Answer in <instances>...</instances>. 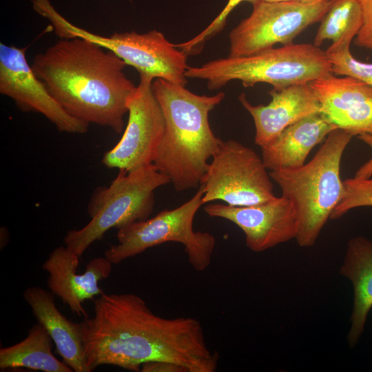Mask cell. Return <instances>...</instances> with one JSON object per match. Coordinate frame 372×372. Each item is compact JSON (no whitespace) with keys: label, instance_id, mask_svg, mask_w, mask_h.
<instances>
[{"label":"cell","instance_id":"cell-1","mask_svg":"<svg viewBox=\"0 0 372 372\" xmlns=\"http://www.w3.org/2000/svg\"><path fill=\"white\" fill-rule=\"evenodd\" d=\"M79 324L90 371L101 365L140 371L150 361L176 363L187 372H214L218 366L198 320L161 317L132 293L103 292L93 316Z\"/></svg>","mask_w":372,"mask_h":372},{"label":"cell","instance_id":"cell-2","mask_svg":"<svg viewBox=\"0 0 372 372\" xmlns=\"http://www.w3.org/2000/svg\"><path fill=\"white\" fill-rule=\"evenodd\" d=\"M31 65L68 114L123 132L136 86L124 72L126 63L112 52L83 38L61 39L37 54Z\"/></svg>","mask_w":372,"mask_h":372},{"label":"cell","instance_id":"cell-3","mask_svg":"<svg viewBox=\"0 0 372 372\" xmlns=\"http://www.w3.org/2000/svg\"><path fill=\"white\" fill-rule=\"evenodd\" d=\"M152 87L165 123L152 164L177 192L199 187L208 161L222 142L210 127L209 114L225 94L198 95L185 86L158 78Z\"/></svg>","mask_w":372,"mask_h":372},{"label":"cell","instance_id":"cell-4","mask_svg":"<svg viewBox=\"0 0 372 372\" xmlns=\"http://www.w3.org/2000/svg\"><path fill=\"white\" fill-rule=\"evenodd\" d=\"M353 136L343 130L335 129L307 164L269 172L281 189L282 195L293 203L298 211L300 225L295 240L302 247L316 243L341 198V160Z\"/></svg>","mask_w":372,"mask_h":372},{"label":"cell","instance_id":"cell-5","mask_svg":"<svg viewBox=\"0 0 372 372\" xmlns=\"http://www.w3.org/2000/svg\"><path fill=\"white\" fill-rule=\"evenodd\" d=\"M187 78L205 81L209 90H218L231 81L244 87L265 83L273 89L309 83L331 74L332 65L326 50L312 43L271 48L242 56H227L198 67H188Z\"/></svg>","mask_w":372,"mask_h":372},{"label":"cell","instance_id":"cell-6","mask_svg":"<svg viewBox=\"0 0 372 372\" xmlns=\"http://www.w3.org/2000/svg\"><path fill=\"white\" fill-rule=\"evenodd\" d=\"M170 183L169 179L149 164L135 170H119L107 187L93 192L87 205L90 222L67 232L65 247L81 257L111 228L119 229L149 218L154 207V191Z\"/></svg>","mask_w":372,"mask_h":372},{"label":"cell","instance_id":"cell-7","mask_svg":"<svg viewBox=\"0 0 372 372\" xmlns=\"http://www.w3.org/2000/svg\"><path fill=\"white\" fill-rule=\"evenodd\" d=\"M32 8L47 19L61 39L74 37L89 40L107 49L134 67L140 74L185 86L187 55L170 43L160 31L99 35L79 27L62 16L50 0H32Z\"/></svg>","mask_w":372,"mask_h":372},{"label":"cell","instance_id":"cell-8","mask_svg":"<svg viewBox=\"0 0 372 372\" xmlns=\"http://www.w3.org/2000/svg\"><path fill=\"white\" fill-rule=\"evenodd\" d=\"M203 194L200 185L192 198L179 207L118 229V244L106 249L104 256L117 265L149 248L174 242L183 246L194 270H206L211 262L216 238L209 232L195 231L193 227L195 215L203 205Z\"/></svg>","mask_w":372,"mask_h":372},{"label":"cell","instance_id":"cell-9","mask_svg":"<svg viewBox=\"0 0 372 372\" xmlns=\"http://www.w3.org/2000/svg\"><path fill=\"white\" fill-rule=\"evenodd\" d=\"M211 158L200 183L203 204L220 200L249 206L276 197L267 169L253 149L236 140L222 141Z\"/></svg>","mask_w":372,"mask_h":372},{"label":"cell","instance_id":"cell-10","mask_svg":"<svg viewBox=\"0 0 372 372\" xmlns=\"http://www.w3.org/2000/svg\"><path fill=\"white\" fill-rule=\"evenodd\" d=\"M331 1L305 4L296 1L270 2L260 0L249 17L229 34V56L251 55L287 45L310 25L321 21Z\"/></svg>","mask_w":372,"mask_h":372},{"label":"cell","instance_id":"cell-11","mask_svg":"<svg viewBox=\"0 0 372 372\" xmlns=\"http://www.w3.org/2000/svg\"><path fill=\"white\" fill-rule=\"evenodd\" d=\"M127 102L128 119L120 141L102 158L108 168L130 172L152 164L165 132V118L152 90V76L140 74Z\"/></svg>","mask_w":372,"mask_h":372},{"label":"cell","instance_id":"cell-12","mask_svg":"<svg viewBox=\"0 0 372 372\" xmlns=\"http://www.w3.org/2000/svg\"><path fill=\"white\" fill-rule=\"evenodd\" d=\"M26 49L0 43V93L21 111L42 114L61 132H87L90 125L68 114L36 75L27 61Z\"/></svg>","mask_w":372,"mask_h":372},{"label":"cell","instance_id":"cell-13","mask_svg":"<svg viewBox=\"0 0 372 372\" xmlns=\"http://www.w3.org/2000/svg\"><path fill=\"white\" fill-rule=\"evenodd\" d=\"M205 212L210 217L227 220L244 233L246 246L260 253L296 239L300 225L293 203L282 195L249 206L208 204Z\"/></svg>","mask_w":372,"mask_h":372},{"label":"cell","instance_id":"cell-14","mask_svg":"<svg viewBox=\"0 0 372 372\" xmlns=\"http://www.w3.org/2000/svg\"><path fill=\"white\" fill-rule=\"evenodd\" d=\"M320 113L337 128L354 136L372 135V87L352 76L334 74L309 83Z\"/></svg>","mask_w":372,"mask_h":372},{"label":"cell","instance_id":"cell-15","mask_svg":"<svg viewBox=\"0 0 372 372\" xmlns=\"http://www.w3.org/2000/svg\"><path fill=\"white\" fill-rule=\"evenodd\" d=\"M79 258L65 246H59L49 254L42 268L49 275L50 291L74 314L86 318L88 316L82 304L103 292L99 282L110 276L113 264L105 256L94 258L87 264L83 273H77Z\"/></svg>","mask_w":372,"mask_h":372},{"label":"cell","instance_id":"cell-16","mask_svg":"<svg viewBox=\"0 0 372 372\" xmlns=\"http://www.w3.org/2000/svg\"><path fill=\"white\" fill-rule=\"evenodd\" d=\"M269 94L271 96L269 103L258 105L250 103L243 93L238 96L239 102L254 119L255 143L260 147L302 118L320 112V101L309 83L273 88Z\"/></svg>","mask_w":372,"mask_h":372},{"label":"cell","instance_id":"cell-17","mask_svg":"<svg viewBox=\"0 0 372 372\" xmlns=\"http://www.w3.org/2000/svg\"><path fill=\"white\" fill-rule=\"evenodd\" d=\"M335 129L320 112L302 118L260 147L265 167L271 172L303 166L312 149Z\"/></svg>","mask_w":372,"mask_h":372},{"label":"cell","instance_id":"cell-18","mask_svg":"<svg viewBox=\"0 0 372 372\" xmlns=\"http://www.w3.org/2000/svg\"><path fill=\"white\" fill-rule=\"evenodd\" d=\"M54 294L39 287H30L23 298L37 322L50 334L63 362L75 372H90L79 323L68 320L56 307Z\"/></svg>","mask_w":372,"mask_h":372},{"label":"cell","instance_id":"cell-19","mask_svg":"<svg viewBox=\"0 0 372 372\" xmlns=\"http://www.w3.org/2000/svg\"><path fill=\"white\" fill-rule=\"evenodd\" d=\"M340 273L351 282L353 288L354 299L347 341L351 347H354L364 332L368 315L372 308L371 239L356 236L348 241Z\"/></svg>","mask_w":372,"mask_h":372},{"label":"cell","instance_id":"cell-20","mask_svg":"<svg viewBox=\"0 0 372 372\" xmlns=\"http://www.w3.org/2000/svg\"><path fill=\"white\" fill-rule=\"evenodd\" d=\"M52 339L43 325L37 322L21 342L0 349V369L25 368L44 372H72L52 351Z\"/></svg>","mask_w":372,"mask_h":372},{"label":"cell","instance_id":"cell-21","mask_svg":"<svg viewBox=\"0 0 372 372\" xmlns=\"http://www.w3.org/2000/svg\"><path fill=\"white\" fill-rule=\"evenodd\" d=\"M320 22L313 45L320 47L325 40H331L327 54L350 48L363 22L359 0H332Z\"/></svg>","mask_w":372,"mask_h":372},{"label":"cell","instance_id":"cell-22","mask_svg":"<svg viewBox=\"0 0 372 372\" xmlns=\"http://www.w3.org/2000/svg\"><path fill=\"white\" fill-rule=\"evenodd\" d=\"M341 198L333 209L330 219H338L351 209L372 207V178L355 177L342 180Z\"/></svg>","mask_w":372,"mask_h":372},{"label":"cell","instance_id":"cell-23","mask_svg":"<svg viewBox=\"0 0 372 372\" xmlns=\"http://www.w3.org/2000/svg\"><path fill=\"white\" fill-rule=\"evenodd\" d=\"M259 1L228 0L224 8L207 28L192 39L181 43L175 44L176 46L183 50L187 56L200 52L205 42L216 36L225 28L228 16L238 4L245 1L254 5Z\"/></svg>","mask_w":372,"mask_h":372},{"label":"cell","instance_id":"cell-24","mask_svg":"<svg viewBox=\"0 0 372 372\" xmlns=\"http://www.w3.org/2000/svg\"><path fill=\"white\" fill-rule=\"evenodd\" d=\"M327 54L333 74L352 76L372 87V63L356 59L351 54L350 48Z\"/></svg>","mask_w":372,"mask_h":372},{"label":"cell","instance_id":"cell-25","mask_svg":"<svg viewBox=\"0 0 372 372\" xmlns=\"http://www.w3.org/2000/svg\"><path fill=\"white\" fill-rule=\"evenodd\" d=\"M363 22L355 37L354 43L358 47L372 51V0H359Z\"/></svg>","mask_w":372,"mask_h":372},{"label":"cell","instance_id":"cell-26","mask_svg":"<svg viewBox=\"0 0 372 372\" xmlns=\"http://www.w3.org/2000/svg\"><path fill=\"white\" fill-rule=\"evenodd\" d=\"M141 372H187L183 366L167 361H150L143 364Z\"/></svg>","mask_w":372,"mask_h":372},{"label":"cell","instance_id":"cell-27","mask_svg":"<svg viewBox=\"0 0 372 372\" xmlns=\"http://www.w3.org/2000/svg\"><path fill=\"white\" fill-rule=\"evenodd\" d=\"M357 138L364 143L372 149V135L364 134L357 136ZM372 176V156L360 166L356 171L354 177L358 178H369Z\"/></svg>","mask_w":372,"mask_h":372},{"label":"cell","instance_id":"cell-28","mask_svg":"<svg viewBox=\"0 0 372 372\" xmlns=\"http://www.w3.org/2000/svg\"><path fill=\"white\" fill-rule=\"evenodd\" d=\"M298 2L305 3V4H313V3H321L327 1H331V0H294Z\"/></svg>","mask_w":372,"mask_h":372},{"label":"cell","instance_id":"cell-29","mask_svg":"<svg viewBox=\"0 0 372 372\" xmlns=\"http://www.w3.org/2000/svg\"><path fill=\"white\" fill-rule=\"evenodd\" d=\"M265 1H270V2H280V1H290L293 0H263Z\"/></svg>","mask_w":372,"mask_h":372},{"label":"cell","instance_id":"cell-30","mask_svg":"<svg viewBox=\"0 0 372 372\" xmlns=\"http://www.w3.org/2000/svg\"><path fill=\"white\" fill-rule=\"evenodd\" d=\"M128 1H131L132 0H128Z\"/></svg>","mask_w":372,"mask_h":372}]
</instances>
